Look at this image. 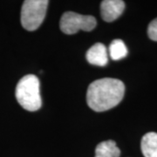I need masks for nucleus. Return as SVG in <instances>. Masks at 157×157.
Masks as SVG:
<instances>
[{"label": "nucleus", "instance_id": "obj_1", "mask_svg": "<svg viewBox=\"0 0 157 157\" xmlns=\"http://www.w3.org/2000/svg\"><path fill=\"white\" fill-rule=\"evenodd\" d=\"M125 85L117 78H100L92 82L86 92V101L91 109L104 112L116 107L122 101Z\"/></svg>", "mask_w": 157, "mask_h": 157}, {"label": "nucleus", "instance_id": "obj_4", "mask_svg": "<svg viewBox=\"0 0 157 157\" xmlns=\"http://www.w3.org/2000/svg\"><path fill=\"white\" fill-rule=\"evenodd\" d=\"M95 17L91 15H81L73 11H67L62 15L59 27L64 33L71 35L79 30L90 32L95 28Z\"/></svg>", "mask_w": 157, "mask_h": 157}, {"label": "nucleus", "instance_id": "obj_3", "mask_svg": "<svg viewBox=\"0 0 157 157\" xmlns=\"http://www.w3.org/2000/svg\"><path fill=\"white\" fill-rule=\"evenodd\" d=\"M49 4L47 0H25L21 9V24L25 30L33 32L43 23Z\"/></svg>", "mask_w": 157, "mask_h": 157}, {"label": "nucleus", "instance_id": "obj_10", "mask_svg": "<svg viewBox=\"0 0 157 157\" xmlns=\"http://www.w3.org/2000/svg\"><path fill=\"white\" fill-rule=\"evenodd\" d=\"M147 35L150 39L154 41H157V17L148 25Z\"/></svg>", "mask_w": 157, "mask_h": 157}, {"label": "nucleus", "instance_id": "obj_9", "mask_svg": "<svg viewBox=\"0 0 157 157\" xmlns=\"http://www.w3.org/2000/svg\"><path fill=\"white\" fill-rule=\"evenodd\" d=\"M109 54L113 60L121 59L128 55V48L121 39H114L109 45Z\"/></svg>", "mask_w": 157, "mask_h": 157}, {"label": "nucleus", "instance_id": "obj_6", "mask_svg": "<svg viewBox=\"0 0 157 157\" xmlns=\"http://www.w3.org/2000/svg\"><path fill=\"white\" fill-rule=\"evenodd\" d=\"M86 57L87 61L94 66L104 67L108 62L107 47L101 43H96L91 46L89 50L86 52Z\"/></svg>", "mask_w": 157, "mask_h": 157}, {"label": "nucleus", "instance_id": "obj_7", "mask_svg": "<svg viewBox=\"0 0 157 157\" xmlns=\"http://www.w3.org/2000/svg\"><path fill=\"white\" fill-rule=\"evenodd\" d=\"M140 148L145 157H157V133L150 132L141 139Z\"/></svg>", "mask_w": 157, "mask_h": 157}, {"label": "nucleus", "instance_id": "obj_8", "mask_svg": "<svg viewBox=\"0 0 157 157\" xmlns=\"http://www.w3.org/2000/svg\"><path fill=\"white\" fill-rule=\"evenodd\" d=\"M121 150L112 140L99 143L95 149V157H120Z\"/></svg>", "mask_w": 157, "mask_h": 157}, {"label": "nucleus", "instance_id": "obj_2", "mask_svg": "<svg viewBox=\"0 0 157 157\" xmlns=\"http://www.w3.org/2000/svg\"><path fill=\"white\" fill-rule=\"evenodd\" d=\"M16 98L20 106L25 110L31 112L39 110L42 105V101L38 77L33 74L24 76L17 85Z\"/></svg>", "mask_w": 157, "mask_h": 157}, {"label": "nucleus", "instance_id": "obj_5", "mask_svg": "<svg viewBox=\"0 0 157 157\" xmlns=\"http://www.w3.org/2000/svg\"><path fill=\"white\" fill-rule=\"evenodd\" d=\"M125 9V3L121 0H104L101 4V15L104 21L113 22L117 19Z\"/></svg>", "mask_w": 157, "mask_h": 157}]
</instances>
